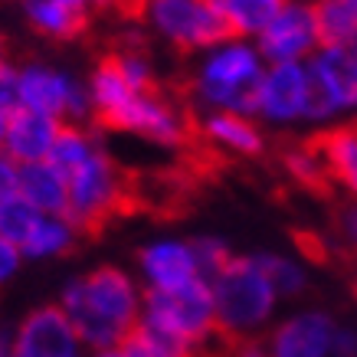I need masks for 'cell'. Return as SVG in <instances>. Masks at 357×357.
<instances>
[{"mask_svg":"<svg viewBox=\"0 0 357 357\" xmlns=\"http://www.w3.org/2000/svg\"><path fill=\"white\" fill-rule=\"evenodd\" d=\"M59 308L69 314L79 344L96 351L121 347L144 314V285L119 266H98L63 285Z\"/></svg>","mask_w":357,"mask_h":357,"instance_id":"cell-1","label":"cell"},{"mask_svg":"<svg viewBox=\"0 0 357 357\" xmlns=\"http://www.w3.org/2000/svg\"><path fill=\"white\" fill-rule=\"evenodd\" d=\"M89 96H92V119L102 125L128 135H138L154 144H184L190 138V121L171 98L154 92L131 89L112 59L96 66L89 76Z\"/></svg>","mask_w":357,"mask_h":357,"instance_id":"cell-2","label":"cell"},{"mask_svg":"<svg viewBox=\"0 0 357 357\" xmlns=\"http://www.w3.org/2000/svg\"><path fill=\"white\" fill-rule=\"evenodd\" d=\"M262 76L266 59L259 50L246 40H227L206 50L194 79V96L210 112H236L256 119V92Z\"/></svg>","mask_w":357,"mask_h":357,"instance_id":"cell-3","label":"cell"},{"mask_svg":"<svg viewBox=\"0 0 357 357\" xmlns=\"http://www.w3.org/2000/svg\"><path fill=\"white\" fill-rule=\"evenodd\" d=\"M217 302V325L233 341H249L275 308V289L266 279L256 256H236L210 282Z\"/></svg>","mask_w":357,"mask_h":357,"instance_id":"cell-4","label":"cell"},{"mask_svg":"<svg viewBox=\"0 0 357 357\" xmlns=\"http://www.w3.org/2000/svg\"><path fill=\"white\" fill-rule=\"evenodd\" d=\"M17 109L40 112L63 125H86L92 119L89 82L43 63L17 66Z\"/></svg>","mask_w":357,"mask_h":357,"instance_id":"cell-5","label":"cell"},{"mask_svg":"<svg viewBox=\"0 0 357 357\" xmlns=\"http://www.w3.org/2000/svg\"><path fill=\"white\" fill-rule=\"evenodd\" d=\"M128 200L125 174L105 151L92 154L82 167L69 174V206L66 217L79 229L102 227L109 217H115Z\"/></svg>","mask_w":357,"mask_h":357,"instance_id":"cell-6","label":"cell"},{"mask_svg":"<svg viewBox=\"0 0 357 357\" xmlns=\"http://www.w3.org/2000/svg\"><path fill=\"white\" fill-rule=\"evenodd\" d=\"M144 17L154 26V33L177 50L206 53L227 40H236L210 0H148Z\"/></svg>","mask_w":357,"mask_h":357,"instance_id":"cell-7","label":"cell"},{"mask_svg":"<svg viewBox=\"0 0 357 357\" xmlns=\"http://www.w3.org/2000/svg\"><path fill=\"white\" fill-rule=\"evenodd\" d=\"M144 318L161 321L190 344H204L220 331L217 325V302L210 282L194 279L171 289V292H144Z\"/></svg>","mask_w":357,"mask_h":357,"instance_id":"cell-8","label":"cell"},{"mask_svg":"<svg viewBox=\"0 0 357 357\" xmlns=\"http://www.w3.org/2000/svg\"><path fill=\"white\" fill-rule=\"evenodd\" d=\"M256 50L269 66L302 63L318 53V26H314L312 3L289 0L285 10L256 36Z\"/></svg>","mask_w":357,"mask_h":357,"instance_id":"cell-9","label":"cell"},{"mask_svg":"<svg viewBox=\"0 0 357 357\" xmlns=\"http://www.w3.org/2000/svg\"><path fill=\"white\" fill-rule=\"evenodd\" d=\"M79 335L69 314L56 305H40L13 328V357H76Z\"/></svg>","mask_w":357,"mask_h":357,"instance_id":"cell-10","label":"cell"},{"mask_svg":"<svg viewBox=\"0 0 357 357\" xmlns=\"http://www.w3.org/2000/svg\"><path fill=\"white\" fill-rule=\"evenodd\" d=\"M305 105H308V66H266V76H262L259 92H256V119L285 125V121L305 119Z\"/></svg>","mask_w":357,"mask_h":357,"instance_id":"cell-11","label":"cell"},{"mask_svg":"<svg viewBox=\"0 0 357 357\" xmlns=\"http://www.w3.org/2000/svg\"><path fill=\"white\" fill-rule=\"evenodd\" d=\"M138 272L144 292H171L200 279L194 243L184 239H154L138 252Z\"/></svg>","mask_w":357,"mask_h":357,"instance_id":"cell-12","label":"cell"},{"mask_svg":"<svg viewBox=\"0 0 357 357\" xmlns=\"http://www.w3.org/2000/svg\"><path fill=\"white\" fill-rule=\"evenodd\" d=\"M305 144L321 161L331 184L347 197H357V119L318 128L312 138H305Z\"/></svg>","mask_w":357,"mask_h":357,"instance_id":"cell-13","label":"cell"},{"mask_svg":"<svg viewBox=\"0 0 357 357\" xmlns=\"http://www.w3.org/2000/svg\"><path fill=\"white\" fill-rule=\"evenodd\" d=\"M331 341H335L331 318L321 312H305L282 321L272 331L266 351L269 357H328Z\"/></svg>","mask_w":357,"mask_h":357,"instance_id":"cell-14","label":"cell"},{"mask_svg":"<svg viewBox=\"0 0 357 357\" xmlns=\"http://www.w3.org/2000/svg\"><path fill=\"white\" fill-rule=\"evenodd\" d=\"M59 131H63V121L40 115V112L13 109L10 125H7V138H3V151L10 154L17 164L50 161V151H53Z\"/></svg>","mask_w":357,"mask_h":357,"instance_id":"cell-15","label":"cell"},{"mask_svg":"<svg viewBox=\"0 0 357 357\" xmlns=\"http://www.w3.org/2000/svg\"><path fill=\"white\" fill-rule=\"evenodd\" d=\"M197 131L210 148H223V151L243 154V158H256L266 148L256 121L249 115H236V112H206Z\"/></svg>","mask_w":357,"mask_h":357,"instance_id":"cell-16","label":"cell"},{"mask_svg":"<svg viewBox=\"0 0 357 357\" xmlns=\"http://www.w3.org/2000/svg\"><path fill=\"white\" fill-rule=\"evenodd\" d=\"M308 69L331 92L337 109H354L357 105V53L351 46H321L308 59Z\"/></svg>","mask_w":357,"mask_h":357,"instance_id":"cell-17","label":"cell"},{"mask_svg":"<svg viewBox=\"0 0 357 357\" xmlns=\"http://www.w3.org/2000/svg\"><path fill=\"white\" fill-rule=\"evenodd\" d=\"M17 197H23L40 213H66V206H69V177L53 161L20 164V190H17Z\"/></svg>","mask_w":357,"mask_h":357,"instance_id":"cell-18","label":"cell"},{"mask_svg":"<svg viewBox=\"0 0 357 357\" xmlns=\"http://www.w3.org/2000/svg\"><path fill=\"white\" fill-rule=\"evenodd\" d=\"M82 229L66 217V213H40L36 227L30 229V236L23 239V259H59L66 252H73L79 243Z\"/></svg>","mask_w":357,"mask_h":357,"instance_id":"cell-19","label":"cell"},{"mask_svg":"<svg viewBox=\"0 0 357 357\" xmlns=\"http://www.w3.org/2000/svg\"><path fill=\"white\" fill-rule=\"evenodd\" d=\"M210 3L220 10L236 40H249V36H259L285 10L289 0H210Z\"/></svg>","mask_w":357,"mask_h":357,"instance_id":"cell-20","label":"cell"},{"mask_svg":"<svg viewBox=\"0 0 357 357\" xmlns=\"http://www.w3.org/2000/svg\"><path fill=\"white\" fill-rule=\"evenodd\" d=\"M318 50L321 46H351L357 33V0H314Z\"/></svg>","mask_w":357,"mask_h":357,"instance_id":"cell-21","label":"cell"},{"mask_svg":"<svg viewBox=\"0 0 357 357\" xmlns=\"http://www.w3.org/2000/svg\"><path fill=\"white\" fill-rule=\"evenodd\" d=\"M23 7H26V20H30L33 30L43 33V36H53V40L76 36L86 23L82 13H76L59 0H23Z\"/></svg>","mask_w":357,"mask_h":357,"instance_id":"cell-22","label":"cell"},{"mask_svg":"<svg viewBox=\"0 0 357 357\" xmlns=\"http://www.w3.org/2000/svg\"><path fill=\"white\" fill-rule=\"evenodd\" d=\"M98 151H102V144H98V138L86 128V125H63V131H59V138H56V144H53V151H50V161L69 177L76 167H82V164Z\"/></svg>","mask_w":357,"mask_h":357,"instance_id":"cell-23","label":"cell"},{"mask_svg":"<svg viewBox=\"0 0 357 357\" xmlns=\"http://www.w3.org/2000/svg\"><path fill=\"white\" fill-rule=\"evenodd\" d=\"M335 220H331V249H335V259L351 262L357 266V200L347 197V200H335Z\"/></svg>","mask_w":357,"mask_h":357,"instance_id":"cell-24","label":"cell"},{"mask_svg":"<svg viewBox=\"0 0 357 357\" xmlns=\"http://www.w3.org/2000/svg\"><path fill=\"white\" fill-rule=\"evenodd\" d=\"M36 220H40V210L30 206L23 197H13L7 204H0V236L20 249L23 239L30 236V229L36 227Z\"/></svg>","mask_w":357,"mask_h":357,"instance_id":"cell-25","label":"cell"},{"mask_svg":"<svg viewBox=\"0 0 357 357\" xmlns=\"http://www.w3.org/2000/svg\"><path fill=\"white\" fill-rule=\"evenodd\" d=\"M256 259H259L266 279L272 282L275 295H298L305 289V275L295 262L282 259V256H269V252H266V256H256Z\"/></svg>","mask_w":357,"mask_h":357,"instance_id":"cell-26","label":"cell"},{"mask_svg":"<svg viewBox=\"0 0 357 357\" xmlns=\"http://www.w3.org/2000/svg\"><path fill=\"white\" fill-rule=\"evenodd\" d=\"M194 256H197V269H200V279L204 282H213L229 262L236 259V256L229 252L227 243H223V239H213V236L194 239Z\"/></svg>","mask_w":357,"mask_h":357,"instance_id":"cell-27","label":"cell"},{"mask_svg":"<svg viewBox=\"0 0 357 357\" xmlns=\"http://www.w3.org/2000/svg\"><path fill=\"white\" fill-rule=\"evenodd\" d=\"M115 69L121 73V79L128 82L131 89L138 92H154V69H151V59L138 50H121V53L112 56Z\"/></svg>","mask_w":357,"mask_h":357,"instance_id":"cell-28","label":"cell"},{"mask_svg":"<svg viewBox=\"0 0 357 357\" xmlns=\"http://www.w3.org/2000/svg\"><path fill=\"white\" fill-rule=\"evenodd\" d=\"M17 190H20V164L7 151H0V204L13 200Z\"/></svg>","mask_w":357,"mask_h":357,"instance_id":"cell-29","label":"cell"},{"mask_svg":"<svg viewBox=\"0 0 357 357\" xmlns=\"http://www.w3.org/2000/svg\"><path fill=\"white\" fill-rule=\"evenodd\" d=\"M20 266H23V252L13 246V243H7V239L0 236V289H3L10 279H17Z\"/></svg>","mask_w":357,"mask_h":357,"instance_id":"cell-30","label":"cell"},{"mask_svg":"<svg viewBox=\"0 0 357 357\" xmlns=\"http://www.w3.org/2000/svg\"><path fill=\"white\" fill-rule=\"evenodd\" d=\"M331 351H335V357H357V335H354V331H347V328L335 331Z\"/></svg>","mask_w":357,"mask_h":357,"instance_id":"cell-31","label":"cell"},{"mask_svg":"<svg viewBox=\"0 0 357 357\" xmlns=\"http://www.w3.org/2000/svg\"><path fill=\"white\" fill-rule=\"evenodd\" d=\"M121 351H125V357H161L151 344H148V341H141L135 331H131V335L121 341Z\"/></svg>","mask_w":357,"mask_h":357,"instance_id":"cell-32","label":"cell"},{"mask_svg":"<svg viewBox=\"0 0 357 357\" xmlns=\"http://www.w3.org/2000/svg\"><path fill=\"white\" fill-rule=\"evenodd\" d=\"M59 3H66V7H73V10H76V13H82V17H86V13L92 10V7H96L92 0H59Z\"/></svg>","mask_w":357,"mask_h":357,"instance_id":"cell-33","label":"cell"},{"mask_svg":"<svg viewBox=\"0 0 357 357\" xmlns=\"http://www.w3.org/2000/svg\"><path fill=\"white\" fill-rule=\"evenodd\" d=\"M96 7H109V3H119V7H144L148 0H92Z\"/></svg>","mask_w":357,"mask_h":357,"instance_id":"cell-34","label":"cell"},{"mask_svg":"<svg viewBox=\"0 0 357 357\" xmlns=\"http://www.w3.org/2000/svg\"><path fill=\"white\" fill-rule=\"evenodd\" d=\"M7 125H10V112L0 109V151H3V138H7Z\"/></svg>","mask_w":357,"mask_h":357,"instance_id":"cell-35","label":"cell"},{"mask_svg":"<svg viewBox=\"0 0 357 357\" xmlns=\"http://www.w3.org/2000/svg\"><path fill=\"white\" fill-rule=\"evenodd\" d=\"M89 357H125V351L121 347H109V351H96V354H89Z\"/></svg>","mask_w":357,"mask_h":357,"instance_id":"cell-36","label":"cell"},{"mask_svg":"<svg viewBox=\"0 0 357 357\" xmlns=\"http://www.w3.org/2000/svg\"><path fill=\"white\" fill-rule=\"evenodd\" d=\"M7 40H3V36H0V73H3V69H7Z\"/></svg>","mask_w":357,"mask_h":357,"instance_id":"cell-37","label":"cell"},{"mask_svg":"<svg viewBox=\"0 0 357 357\" xmlns=\"http://www.w3.org/2000/svg\"><path fill=\"white\" fill-rule=\"evenodd\" d=\"M351 295H354V302H357V275H351Z\"/></svg>","mask_w":357,"mask_h":357,"instance_id":"cell-38","label":"cell"},{"mask_svg":"<svg viewBox=\"0 0 357 357\" xmlns=\"http://www.w3.org/2000/svg\"><path fill=\"white\" fill-rule=\"evenodd\" d=\"M351 50H354V53H357V33H354V40H351Z\"/></svg>","mask_w":357,"mask_h":357,"instance_id":"cell-39","label":"cell"},{"mask_svg":"<svg viewBox=\"0 0 357 357\" xmlns=\"http://www.w3.org/2000/svg\"><path fill=\"white\" fill-rule=\"evenodd\" d=\"M76 357H82V354H76Z\"/></svg>","mask_w":357,"mask_h":357,"instance_id":"cell-40","label":"cell"}]
</instances>
